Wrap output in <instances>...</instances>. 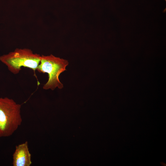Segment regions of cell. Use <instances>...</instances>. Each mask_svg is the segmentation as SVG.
Returning <instances> with one entry per match:
<instances>
[{"label":"cell","instance_id":"1","mask_svg":"<svg viewBox=\"0 0 166 166\" xmlns=\"http://www.w3.org/2000/svg\"><path fill=\"white\" fill-rule=\"evenodd\" d=\"M21 108L12 99L0 97V137L11 136L21 125Z\"/></svg>","mask_w":166,"mask_h":166},{"label":"cell","instance_id":"2","mask_svg":"<svg viewBox=\"0 0 166 166\" xmlns=\"http://www.w3.org/2000/svg\"><path fill=\"white\" fill-rule=\"evenodd\" d=\"M41 57L39 54L34 53L26 48L16 49L14 51L0 57V61L14 74L19 73L21 68L26 67L34 72L39 65Z\"/></svg>","mask_w":166,"mask_h":166},{"label":"cell","instance_id":"3","mask_svg":"<svg viewBox=\"0 0 166 166\" xmlns=\"http://www.w3.org/2000/svg\"><path fill=\"white\" fill-rule=\"evenodd\" d=\"M68 65L67 60L52 54L41 55L40 62L36 70L39 73H46L48 76V80L44 85L43 89L53 90L57 88L62 89L63 85L59 77L61 73L66 70V67Z\"/></svg>","mask_w":166,"mask_h":166},{"label":"cell","instance_id":"4","mask_svg":"<svg viewBox=\"0 0 166 166\" xmlns=\"http://www.w3.org/2000/svg\"><path fill=\"white\" fill-rule=\"evenodd\" d=\"M31 154L28 142L26 141L16 146L13 155V166H30L32 164Z\"/></svg>","mask_w":166,"mask_h":166},{"label":"cell","instance_id":"5","mask_svg":"<svg viewBox=\"0 0 166 166\" xmlns=\"http://www.w3.org/2000/svg\"><path fill=\"white\" fill-rule=\"evenodd\" d=\"M165 0L166 1V0Z\"/></svg>","mask_w":166,"mask_h":166}]
</instances>
